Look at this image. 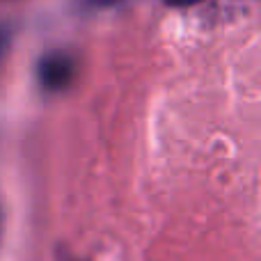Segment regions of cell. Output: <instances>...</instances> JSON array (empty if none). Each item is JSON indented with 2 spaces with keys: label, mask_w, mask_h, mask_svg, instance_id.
Returning <instances> with one entry per match:
<instances>
[{
  "label": "cell",
  "mask_w": 261,
  "mask_h": 261,
  "mask_svg": "<svg viewBox=\"0 0 261 261\" xmlns=\"http://www.w3.org/2000/svg\"><path fill=\"white\" fill-rule=\"evenodd\" d=\"M5 41H7V35L0 30V53H3V48H5Z\"/></svg>",
  "instance_id": "277c9868"
},
{
  "label": "cell",
  "mask_w": 261,
  "mask_h": 261,
  "mask_svg": "<svg viewBox=\"0 0 261 261\" xmlns=\"http://www.w3.org/2000/svg\"><path fill=\"white\" fill-rule=\"evenodd\" d=\"M0 222H3V211H0Z\"/></svg>",
  "instance_id": "5b68a950"
},
{
  "label": "cell",
  "mask_w": 261,
  "mask_h": 261,
  "mask_svg": "<svg viewBox=\"0 0 261 261\" xmlns=\"http://www.w3.org/2000/svg\"><path fill=\"white\" fill-rule=\"evenodd\" d=\"M165 5H172V7H188V5H197L202 0H163Z\"/></svg>",
  "instance_id": "7a4b0ae2"
},
{
  "label": "cell",
  "mask_w": 261,
  "mask_h": 261,
  "mask_svg": "<svg viewBox=\"0 0 261 261\" xmlns=\"http://www.w3.org/2000/svg\"><path fill=\"white\" fill-rule=\"evenodd\" d=\"M87 3H92V5H115V3H119V0H87Z\"/></svg>",
  "instance_id": "3957f363"
},
{
  "label": "cell",
  "mask_w": 261,
  "mask_h": 261,
  "mask_svg": "<svg viewBox=\"0 0 261 261\" xmlns=\"http://www.w3.org/2000/svg\"><path fill=\"white\" fill-rule=\"evenodd\" d=\"M37 76L46 92H62L76 78V60L67 53H48L39 60Z\"/></svg>",
  "instance_id": "6da1fadb"
}]
</instances>
